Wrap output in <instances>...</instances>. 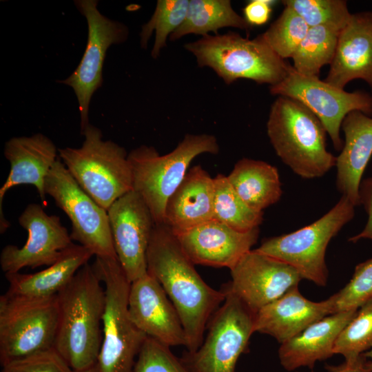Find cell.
<instances>
[{
  "label": "cell",
  "mask_w": 372,
  "mask_h": 372,
  "mask_svg": "<svg viewBox=\"0 0 372 372\" xmlns=\"http://www.w3.org/2000/svg\"><path fill=\"white\" fill-rule=\"evenodd\" d=\"M147 269L178 311L187 352L196 351L203 342L209 321L225 300V289L216 290L203 280L165 223L154 225L147 251Z\"/></svg>",
  "instance_id": "6da1fadb"
},
{
  "label": "cell",
  "mask_w": 372,
  "mask_h": 372,
  "mask_svg": "<svg viewBox=\"0 0 372 372\" xmlns=\"http://www.w3.org/2000/svg\"><path fill=\"white\" fill-rule=\"evenodd\" d=\"M87 263L57 294L59 315L54 349L74 371L96 364L103 338L105 291Z\"/></svg>",
  "instance_id": "7a4b0ae2"
},
{
  "label": "cell",
  "mask_w": 372,
  "mask_h": 372,
  "mask_svg": "<svg viewBox=\"0 0 372 372\" xmlns=\"http://www.w3.org/2000/svg\"><path fill=\"white\" fill-rule=\"evenodd\" d=\"M267 132L276 154L297 175L319 178L335 166L327 149V131L319 118L299 101L278 96L272 103Z\"/></svg>",
  "instance_id": "3957f363"
},
{
  "label": "cell",
  "mask_w": 372,
  "mask_h": 372,
  "mask_svg": "<svg viewBox=\"0 0 372 372\" xmlns=\"http://www.w3.org/2000/svg\"><path fill=\"white\" fill-rule=\"evenodd\" d=\"M218 152L216 138L201 134H186L174 150L163 156L147 145L128 154L133 190L145 201L155 224L165 223L167 200L183 180L192 161L200 154Z\"/></svg>",
  "instance_id": "277c9868"
},
{
  "label": "cell",
  "mask_w": 372,
  "mask_h": 372,
  "mask_svg": "<svg viewBox=\"0 0 372 372\" xmlns=\"http://www.w3.org/2000/svg\"><path fill=\"white\" fill-rule=\"evenodd\" d=\"M81 134V147L58 149L59 157L79 185L107 210L133 189L128 154L117 143L103 140L101 130L90 123Z\"/></svg>",
  "instance_id": "5b68a950"
},
{
  "label": "cell",
  "mask_w": 372,
  "mask_h": 372,
  "mask_svg": "<svg viewBox=\"0 0 372 372\" xmlns=\"http://www.w3.org/2000/svg\"><path fill=\"white\" fill-rule=\"evenodd\" d=\"M200 67L211 68L225 83L247 79L270 86L280 83L290 66L267 44L261 34L253 39L236 32L207 34L186 43Z\"/></svg>",
  "instance_id": "8992f818"
},
{
  "label": "cell",
  "mask_w": 372,
  "mask_h": 372,
  "mask_svg": "<svg viewBox=\"0 0 372 372\" xmlns=\"http://www.w3.org/2000/svg\"><path fill=\"white\" fill-rule=\"evenodd\" d=\"M92 266L105 291L98 372H133L147 335L129 316L127 299L131 282L118 258L96 257Z\"/></svg>",
  "instance_id": "52a82bcc"
},
{
  "label": "cell",
  "mask_w": 372,
  "mask_h": 372,
  "mask_svg": "<svg viewBox=\"0 0 372 372\" xmlns=\"http://www.w3.org/2000/svg\"><path fill=\"white\" fill-rule=\"evenodd\" d=\"M59 307L57 295L40 298L0 296V362L54 349Z\"/></svg>",
  "instance_id": "ba28073f"
},
{
  "label": "cell",
  "mask_w": 372,
  "mask_h": 372,
  "mask_svg": "<svg viewBox=\"0 0 372 372\" xmlns=\"http://www.w3.org/2000/svg\"><path fill=\"white\" fill-rule=\"evenodd\" d=\"M354 214L355 206L342 196L331 210L314 223L291 233L267 238L256 250L291 265L302 279L325 287L327 247Z\"/></svg>",
  "instance_id": "9c48e42d"
},
{
  "label": "cell",
  "mask_w": 372,
  "mask_h": 372,
  "mask_svg": "<svg viewBox=\"0 0 372 372\" xmlns=\"http://www.w3.org/2000/svg\"><path fill=\"white\" fill-rule=\"evenodd\" d=\"M223 304L208 322L199 348L181 358L193 372H234L254 332V313L229 289Z\"/></svg>",
  "instance_id": "30bf717a"
},
{
  "label": "cell",
  "mask_w": 372,
  "mask_h": 372,
  "mask_svg": "<svg viewBox=\"0 0 372 372\" xmlns=\"http://www.w3.org/2000/svg\"><path fill=\"white\" fill-rule=\"evenodd\" d=\"M45 191L70 218L72 240L96 257L117 258L107 210L79 185L60 158L45 178Z\"/></svg>",
  "instance_id": "8fae6325"
},
{
  "label": "cell",
  "mask_w": 372,
  "mask_h": 372,
  "mask_svg": "<svg viewBox=\"0 0 372 372\" xmlns=\"http://www.w3.org/2000/svg\"><path fill=\"white\" fill-rule=\"evenodd\" d=\"M269 90L272 94L295 99L311 111L324 125L337 151H341L344 145L340 130L345 116L353 111L372 115V96L367 92H347L319 76L300 74L291 65L285 77L270 86Z\"/></svg>",
  "instance_id": "7c38bea8"
},
{
  "label": "cell",
  "mask_w": 372,
  "mask_h": 372,
  "mask_svg": "<svg viewBox=\"0 0 372 372\" xmlns=\"http://www.w3.org/2000/svg\"><path fill=\"white\" fill-rule=\"evenodd\" d=\"M74 4L87 22V45L76 70L69 77L59 82L71 87L76 96L82 132L89 124L92 96L103 83V66L107 50L113 44L124 42L128 29L124 24L103 15L97 8L98 1L78 0Z\"/></svg>",
  "instance_id": "4fadbf2b"
},
{
  "label": "cell",
  "mask_w": 372,
  "mask_h": 372,
  "mask_svg": "<svg viewBox=\"0 0 372 372\" xmlns=\"http://www.w3.org/2000/svg\"><path fill=\"white\" fill-rule=\"evenodd\" d=\"M18 221L28 231V239L21 247L8 245L3 248L0 265L5 274L17 273L28 267L50 266L73 243L60 218L48 215L39 204H29Z\"/></svg>",
  "instance_id": "5bb4252c"
},
{
  "label": "cell",
  "mask_w": 372,
  "mask_h": 372,
  "mask_svg": "<svg viewBox=\"0 0 372 372\" xmlns=\"http://www.w3.org/2000/svg\"><path fill=\"white\" fill-rule=\"evenodd\" d=\"M107 211L118 260L132 282L147 272V251L155 223L145 201L133 189Z\"/></svg>",
  "instance_id": "9a60e30c"
},
{
  "label": "cell",
  "mask_w": 372,
  "mask_h": 372,
  "mask_svg": "<svg viewBox=\"0 0 372 372\" xmlns=\"http://www.w3.org/2000/svg\"><path fill=\"white\" fill-rule=\"evenodd\" d=\"M230 271L231 281L226 287L254 314L298 287L302 279L291 265L256 249L244 255Z\"/></svg>",
  "instance_id": "2e32d148"
},
{
  "label": "cell",
  "mask_w": 372,
  "mask_h": 372,
  "mask_svg": "<svg viewBox=\"0 0 372 372\" xmlns=\"http://www.w3.org/2000/svg\"><path fill=\"white\" fill-rule=\"evenodd\" d=\"M127 304L131 320L147 336L169 347H186V335L178 311L149 273L130 283Z\"/></svg>",
  "instance_id": "e0dca14e"
},
{
  "label": "cell",
  "mask_w": 372,
  "mask_h": 372,
  "mask_svg": "<svg viewBox=\"0 0 372 372\" xmlns=\"http://www.w3.org/2000/svg\"><path fill=\"white\" fill-rule=\"evenodd\" d=\"M174 234L194 265L231 269L256 243L259 228L239 231L211 219Z\"/></svg>",
  "instance_id": "ac0fdd59"
},
{
  "label": "cell",
  "mask_w": 372,
  "mask_h": 372,
  "mask_svg": "<svg viewBox=\"0 0 372 372\" xmlns=\"http://www.w3.org/2000/svg\"><path fill=\"white\" fill-rule=\"evenodd\" d=\"M4 156L10 162V170L0 188V231L9 227L2 211L6 193L12 187L23 184L34 185L44 204L47 205L45 191V178L57 160V149L53 141L38 133L30 136L13 137L4 147Z\"/></svg>",
  "instance_id": "d6986e66"
},
{
  "label": "cell",
  "mask_w": 372,
  "mask_h": 372,
  "mask_svg": "<svg viewBox=\"0 0 372 372\" xmlns=\"http://www.w3.org/2000/svg\"><path fill=\"white\" fill-rule=\"evenodd\" d=\"M334 313L332 296L321 302L304 298L295 287L254 315V332L268 334L281 344L313 322Z\"/></svg>",
  "instance_id": "ffe728a7"
},
{
  "label": "cell",
  "mask_w": 372,
  "mask_h": 372,
  "mask_svg": "<svg viewBox=\"0 0 372 372\" xmlns=\"http://www.w3.org/2000/svg\"><path fill=\"white\" fill-rule=\"evenodd\" d=\"M355 79L366 81L372 88V12L351 14L339 34L324 81L344 89Z\"/></svg>",
  "instance_id": "44dd1931"
},
{
  "label": "cell",
  "mask_w": 372,
  "mask_h": 372,
  "mask_svg": "<svg viewBox=\"0 0 372 372\" xmlns=\"http://www.w3.org/2000/svg\"><path fill=\"white\" fill-rule=\"evenodd\" d=\"M341 128L344 141L336 157V187L355 207L360 205V185L372 156V118L353 111L345 116Z\"/></svg>",
  "instance_id": "7402d4cb"
},
{
  "label": "cell",
  "mask_w": 372,
  "mask_h": 372,
  "mask_svg": "<svg viewBox=\"0 0 372 372\" xmlns=\"http://www.w3.org/2000/svg\"><path fill=\"white\" fill-rule=\"evenodd\" d=\"M358 310L327 316L281 344L278 350L281 365L289 371L302 366L313 369L316 362L331 357L337 338Z\"/></svg>",
  "instance_id": "603a6c76"
},
{
  "label": "cell",
  "mask_w": 372,
  "mask_h": 372,
  "mask_svg": "<svg viewBox=\"0 0 372 372\" xmlns=\"http://www.w3.org/2000/svg\"><path fill=\"white\" fill-rule=\"evenodd\" d=\"M214 203V178L195 165L167 200L164 223L174 233L199 225L213 219Z\"/></svg>",
  "instance_id": "cb8c5ba5"
},
{
  "label": "cell",
  "mask_w": 372,
  "mask_h": 372,
  "mask_svg": "<svg viewBox=\"0 0 372 372\" xmlns=\"http://www.w3.org/2000/svg\"><path fill=\"white\" fill-rule=\"evenodd\" d=\"M94 254L81 245L72 243L48 268L34 273H6L7 293L14 296L40 298L57 295Z\"/></svg>",
  "instance_id": "d4e9b609"
},
{
  "label": "cell",
  "mask_w": 372,
  "mask_h": 372,
  "mask_svg": "<svg viewBox=\"0 0 372 372\" xmlns=\"http://www.w3.org/2000/svg\"><path fill=\"white\" fill-rule=\"evenodd\" d=\"M227 177L241 199L256 211H263L281 198L278 171L267 162L241 158Z\"/></svg>",
  "instance_id": "484cf974"
},
{
  "label": "cell",
  "mask_w": 372,
  "mask_h": 372,
  "mask_svg": "<svg viewBox=\"0 0 372 372\" xmlns=\"http://www.w3.org/2000/svg\"><path fill=\"white\" fill-rule=\"evenodd\" d=\"M225 27L249 31L251 26L232 8L229 0H190L183 23L169 36L178 40L189 34L203 37Z\"/></svg>",
  "instance_id": "4316f807"
},
{
  "label": "cell",
  "mask_w": 372,
  "mask_h": 372,
  "mask_svg": "<svg viewBox=\"0 0 372 372\" xmlns=\"http://www.w3.org/2000/svg\"><path fill=\"white\" fill-rule=\"evenodd\" d=\"M341 30L329 25L309 27L291 57L293 68L304 75L319 76L321 68L333 61Z\"/></svg>",
  "instance_id": "83f0119b"
},
{
  "label": "cell",
  "mask_w": 372,
  "mask_h": 372,
  "mask_svg": "<svg viewBox=\"0 0 372 372\" xmlns=\"http://www.w3.org/2000/svg\"><path fill=\"white\" fill-rule=\"evenodd\" d=\"M214 182L213 219L239 231L259 228L263 220V211L249 207L233 189L227 176L218 174Z\"/></svg>",
  "instance_id": "f1b7e54d"
},
{
  "label": "cell",
  "mask_w": 372,
  "mask_h": 372,
  "mask_svg": "<svg viewBox=\"0 0 372 372\" xmlns=\"http://www.w3.org/2000/svg\"><path fill=\"white\" fill-rule=\"evenodd\" d=\"M189 0H158L151 19L142 26L140 43L143 48L152 32H155V41L151 52L152 58L156 59L161 50L165 47L167 37L184 21L189 6Z\"/></svg>",
  "instance_id": "f546056e"
},
{
  "label": "cell",
  "mask_w": 372,
  "mask_h": 372,
  "mask_svg": "<svg viewBox=\"0 0 372 372\" xmlns=\"http://www.w3.org/2000/svg\"><path fill=\"white\" fill-rule=\"evenodd\" d=\"M309 28L300 16L285 6L280 17L261 36L270 48L285 60L292 57Z\"/></svg>",
  "instance_id": "4dcf8cb0"
},
{
  "label": "cell",
  "mask_w": 372,
  "mask_h": 372,
  "mask_svg": "<svg viewBox=\"0 0 372 372\" xmlns=\"http://www.w3.org/2000/svg\"><path fill=\"white\" fill-rule=\"evenodd\" d=\"M372 349V298L362 304L355 316L343 329L337 338L334 354L344 356L345 361H354Z\"/></svg>",
  "instance_id": "1f68e13d"
},
{
  "label": "cell",
  "mask_w": 372,
  "mask_h": 372,
  "mask_svg": "<svg viewBox=\"0 0 372 372\" xmlns=\"http://www.w3.org/2000/svg\"><path fill=\"white\" fill-rule=\"evenodd\" d=\"M282 3L300 16L309 27L329 25L342 30L352 14L343 0H285Z\"/></svg>",
  "instance_id": "d6a6232c"
},
{
  "label": "cell",
  "mask_w": 372,
  "mask_h": 372,
  "mask_svg": "<svg viewBox=\"0 0 372 372\" xmlns=\"http://www.w3.org/2000/svg\"><path fill=\"white\" fill-rule=\"evenodd\" d=\"M334 313L358 309L372 298V258L356 265L351 279L332 296Z\"/></svg>",
  "instance_id": "836d02e7"
},
{
  "label": "cell",
  "mask_w": 372,
  "mask_h": 372,
  "mask_svg": "<svg viewBox=\"0 0 372 372\" xmlns=\"http://www.w3.org/2000/svg\"><path fill=\"white\" fill-rule=\"evenodd\" d=\"M147 336L137 355L133 372H193L169 349Z\"/></svg>",
  "instance_id": "e575fe53"
},
{
  "label": "cell",
  "mask_w": 372,
  "mask_h": 372,
  "mask_svg": "<svg viewBox=\"0 0 372 372\" xmlns=\"http://www.w3.org/2000/svg\"><path fill=\"white\" fill-rule=\"evenodd\" d=\"M1 372H74L54 349L10 362Z\"/></svg>",
  "instance_id": "d590c367"
},
{
  "label": "cell",
  "mask_w": 372,
  "mask_h": 372,
  "mask_svg": "<svg viewBox=\"0 0 372 372\" xmlns=\"http://www.w3.org/2000/svg\"><path fill=\"white\" fill-rule=\"evenodd\" d=\"M360 205H362L368 216L364 229L358 234L349 238L357 242L362 239L372 240V177L362 180L359 189Z\"/></svg>",
  "instance_id": "8d00e7d4"
},
{
  "label": "cell",
  "mask_w": 372,
  "mask_h": 372,
  "mask_svg": "<svg viewBox=\"0 0 372 372\" xmlns=\"http://www.w3.org/2000/svg\"><path fill=\"white\" fill-rule=\"evenodd\" d=\"M273 1L252 0L244 8V18L251 25H262L265 24L271 13V5Z\"/></svg>",
  "instance_id": "74e56055"
},
{
  "label": "cell",
  "mask_w": 372,
  "mask_h": 372,
  "mask_svg": "<svg viewBox=\"0 0 372 372\" xmlns=\"http://www.w3.org/2000/svg\"><path fill=\"white\" fill-rule=\"evenodd\" d=\"M325 369L329 372H372L366 366L363 354L356 360L344 361L336 366L326 365Z\"/></svg>",
  "instance_id": "f35d334b"
},
{
  "label": "cell",
  "mask_w": 372,
  "mask_h": 372,
  "mask_svg": "<svg viewBox=\"0 0 372 372\" xmlns=\"http://www.w3.org/2000/svg\"><path fill=\"white\" fill-rule=\"evenodd\" d=\"M366 359V366L372 371V349L363 353Z\"/></svg>",
  "instance_id": "ab89813d"
},
{
  "label": "cell",
  "mask_w": 372,
  "mask_h": 372,
  "mask_svg": "<svg viewBox=\"0 0 372 372\" xmlns=\"http://www.w3.org/2000/svg\"><path fill=\"white\" fill-rule=\"evenodd\" d=\"M74 372H98V369H97V366L96 364L95 365H94L93 366L89 369L82 370V371H74Z\"/></svg>",
  "instance_id": "60d3db41"
},
{
  "label": "cell",
  "mask_w": 372,
  "mask_h": 372,
  "mask_svg": "<svg viewBox=\"0 0 372 372\" xmlns=\"http://www.w3.org/2000/svg\"><path fill=\"white\" fill-rule=\"evenodd\" d=\"M371 90H372V88H371Z\"/></svg>",
  "instance_id": "b9f144b4"
}]
</instances>
